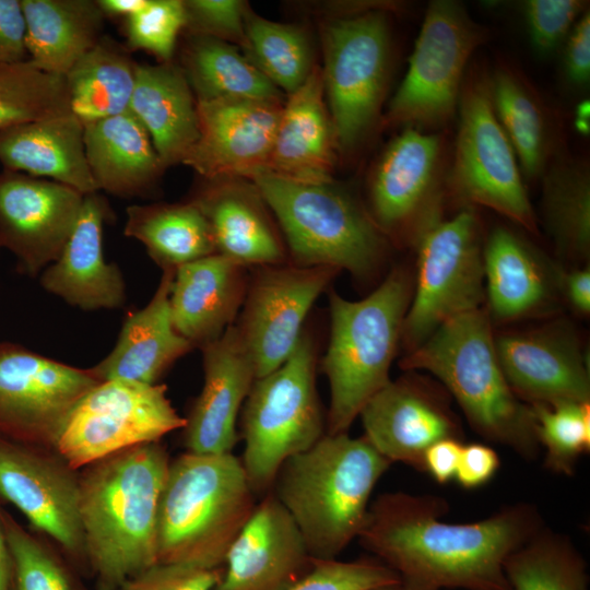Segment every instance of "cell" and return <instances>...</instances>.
Wrapping results in <instances>:
<instances>
[{"label":"cell","instance_id":"50","mask_svg":"<svg viewBox=\"0 0 590 590\" xmlns=\"http://www.w3.org/2000/svg\"><path fill=\"white\" fill-rule=\"evenodd\" d=\"M21 0H0V66L28 60Z\"/></svg>","mask_w":590,"mask_h":590},{"label":"cell","instance_id":"47","mask_svg":"<svg viewBox=\"0 0 590 590\" xmlns=\"http://www.w3.org/2000/svg\"><path fill=\"white\" fill-rule=\"evenodd\" d=\"M185 28L189 34L209 36L245 46L247 5L237 0H185Z\"/></svg>","mask_w":590,"mask_h":590},{"label":"cell","instance_id":"18","mask_svg":"<svg viewBox=\"0 0 590 590\" xmlns=\"http://www.w3.org/2000/svg\"><path fill=\"white\" fill-rule=\"evenodd\" d=\"M85 194L63 184L20 172H0V248L20 272L36 276L57 260Z\"/></svg>","mask_w":590,"mask_h":590},{"label":"cell","instance_id":"38","mask_svg":"<svg viewBox=\"0 0 590 590\" xmlns=\"http://www.w3.org/2000/svg\"><path fill=\"white\" fill-rule=\"evenodd\" d=\"M542 213L557 251L575 261L590 252V176L585 162L557 158L543 173Z\"/></svg>","mask_w":590,"mask_h":590},{"label":"cell","instance_id":"28","mask_svg":"<svg viewBox=\"0 0 590 590\" xmlns=\"http://www.w3.org/2000/svg\"><path fill=\"white\" fill-rule=\"evenodd\" d=\"M0 164L82 194L98 191L86 160L84 127L72 113L1 129Z\"/></svg>","mask_w":590,"mask_h":590},{"label":"cell","instance_id":"4","mask_svg":"<svg viewBox=\"0 0 590 590\" xmlns=\"http://www.w3.org/2000/svg\"><path fill=\"white\" fill-rule=\"evenodd\" d=\"M401 366L435 376L484 439L508 447L529 461L539 457L532 406L507 382L488 315L481 308L444 322L410 351Z\"/></svg>","mask_w":590,"mask_h":590},{"label":"cell","instance_id":"45","mask_svg":"<svg viewBox=\"0 0 590 590\" xmlns=\"http://www.w3.org/2000/svg\"><path fill=\"white\" fill-rule=\"evenodd\" d=\"M400 580L396 571L376 558L315 559L311 570L287 590H366Z\"/></svg>","mask_w":590,"mask_h":590},{"label":"cell","instance_id":"10","mask_svg":"<svg viewBox=\"0 0 590 590\" xmlns=\"http://www.w3.org/2000/svg\"><path fill=\"white\" fill-rule=\"evenodd\" d=\"M322 44L326 104L337 146L350 152L379 118L390 63L387 19L376 10L334 19L323 27Z\"/></svg>","mask_w":590,"mask_h":590},{"label":"cell","instance_id":"51","mask_svg":"<svg viewBox=\"0 0 590 590\" xmlns=\"http://www.w3.org/2000/svg\"><path fill=\"white\" fill-rule=\"evenodd\" d=\"M564 69L568 80L585 85L590 78V14L585 11L568 34Z\"/></svg>","mask_w":590,"mask_h":590},{"label":"cell","instance_id":"20","mask_svg":"<svg viewBox=\"0 0 590 590\" xmlns=\"http://www.w3.org/2000/svg\"><path fill=\"white\" fill-rule=\"evenodd\" d=\"M364 437L391 463L424 472V455L436 441L462 440V430L446 397L420 379L389 381L359 415Z\"/></svg>","mask_w":590,"mask_h":590},{"label":"cell","instance_id":"9","mask_svg":"<svg viewBox=\"0 0 590 590\" xmlns=\"http://www.w3.org/2000/svg\"><path fill=\"white\" fill-rule=\"evenodd\" d=\"M487 39L488 31L461 3L429 2L386 122L417 129L448 123L458 110L469 60Z\"/></svg>","mask_w":590,"mask_h":590},{"label":"cell","instance_id":"43","mask_svg":"<svg viewBox=\"0 0 590 590\" xmlns=\"http://www.w3.org/2000/svg\"><path fill=\"white\" fill-rule=\"evenodd\" d=\"M536 436L545 450L544 468L558 475L575 473L590 449V402L532 404Z\"/></svg>","mask_w":590,"mask_h":590},{"label":"cell","instance_id":"44","mask_svg":"<svg viewBox=\"0 0 590 590\" xmlns=\"http://www.w3.org/2000/svg\"><path fill=\"white\" fill-rule=\"evenodd\" d=\"M185 25L182 0H149L141 11L126 19L127 46L150 52L163 63L170 62Z\"/></svg>","mask_w":590,"mask_h":590},{"label":"cell","instance_id":"5","mask_svg":"<svg viewBox=\"0 0 590 590\" xmlns=\"http://www.w3.org/2000/svg\"><path fill=\"white\" fill-rule=\"evenodd\" d=\"M255 497L234 453L186 451L170 460L158 505L157 563L223 567Z\"/></svg>","mask_w":590,"mask_h":590},{"label":"cell","instance_id":"36","mask_svg":"<svg viewBox=\"0 0 590 590\" xmlns=\"http://www.w3.org/2000/svg\"><path fill=\"white\" fill-rule=\"evenodd\" d=\"M181 64L196 102L283 98L282 92L229 43L189 34Z\"/></svg>","mask_w":590,"mask_h":590},{"label":"cell","instance_id":"33","mask_svg":"<svg viewBox=\"0 0 590 590\" xmlns=\"http://www.w3.org/2000/svg\"><path fill=\"white\" fill-rule=\"evenodd\" d=\"M28 60L64 76L102 38L105 15L94 0H21Z\"/></svg>","mask_w":590,"mask_h":590},{"label":"cell","instance_id":"30","mask_svg":"<svg viewBox=\"0 0 590 590\" xmlns=\"http://www.w3.org/2000/svg\"><path fill=\"white\" fill-rule=\"evenodd\" d=\"M129 110L149 132L165 167L182 163L199 137L197 102L180 67L138 63Z\"/></svg>","mask_w":590,"mask_h":590},{"label":"cell","instance_id":"11","mask_svg":"<svg viewBox=\"0 0 590 590\" xmlns=\"http://www.w3.org/2000/svg\"><path fill=\"white\" fill-rule=\"evenodd\" d=\"M449 185L462 200L484 205L536 232L515 150L494 111L489 74L475 66L465 75Z\"/></svg>","mask_w":590,"mask_h":590},{"label":"cell","instance_id":"23","mask_svg":"<svg viewBox=\"0 0 590 590\" xmlns=\"http://www.w3.org/2000/svg\"><path fill=\"white\" fill-rule=\"evenodd\" d=\"M495 346L507 382L523 402H590L589 370L567 330L503 334Z\"/></svg>","mask_w":590,"mask_h":590},{"label":"cell","instance_id":"41","mask_svg":"<svg viewBox=\"0 0 590 590\" xmlns=\"http://www.w3.org/2000/svg\"><path fill=\"white\" fill-rule=\"evenodd\" d=\"M12 566L11 590H87L80 571L49 539L25 529L0 506Z\"/></svg>","mask_w":590,"mask_h":590},{"label":"cell","instance_id":"2","mask_svg":"<svg viewBox=\"0 0 590 590\" xmlns=\"http://www.w3.org/2000/svg\"><path fill=\"white\" fill-rule=\"evenodd\" d=\"M169 462L157 441L79 470V516L96 590H120L157 563L158 505Z\"/></svg>","mask_w":590,"mask_h":590},{"label":"cell","instance_id":"19","mask_svg":"<svg viewBox=\"0 0 590 590\" xmlns=\"http://www.w3.org/2000/svg\"><path fill=\"white\" fill-rule=\"evenodd\" d=\"M283 105L251 98L197 102L199 137L182 164L205 180L251 179L267 168Z\"/></svg>","mask_w":590,"mask_h":590},{"label":"cell","instance_id":"12","mask_svg":"<svg viewBox=\"0 0 590 590\" xmlns=\"http://www.w3.org/2000/svg\"><path fill=\"white\" fill-rule=\"evenodd\" d=\"M415 241L416 284L401 333L410 351L447 320L479 309L484 299L480 225L471 209L435 221Z\"/></svg>","mask_w":590,"mask_h":590},{"label":"cell","instance_id":"22","mask_svg":"<svg viewBox=\"0 0 590 590\" xmlns=\"http://www.w3.org/2000/svg\"><path fill=\"white\" fill-rule=\"evenodd\" d=\"M201 350L203 387L185 417L182 445L191 453H233L238 414L256 380L255 365L233 324Z\"/></svg>","mask_w":590,"mask_h":590},{"label":"cell","instance_id":"29","mask_svg":"<svg viewBox=\"0 0 590 590\" xmlns=\"http://www.w3.org/2000/svg\"><path fill=\"white\" fill-rule=\"evenodd\" d=\"M236 179L206 180L191 199L206 217L216 253L247 266H276L284 261V248L262 206L256 187Z\"/></svg>","mask_w":590,"mask_h":590},{"label":"cell","instance_id":"25","mask_svg":"<svg viewBox=\"0 0 590 590\" xmlns=\"http://www.w3.org/2000/svg\"><path fill=\"white\" fill-rule=\"evenodd\" d=\"M287 96L266 169L294 181L330 182L338 146L321 68L315 66L306 81Z\"/></svg>","mask_w":590,"mask_h":590},{"label":"cell","instance_id":"8","mask_svg":"<svg viewBox=\"0 0 590 590\" xmlns=\"http://www.w3.org/2000/svg\"><path fill=\"white\" fill-rule=\"evenodd\" d=\"M251 180L278 219L297 266L345 269L356 275L374 268L384 246L379 227L345 191L267 169Z\"/></svg>","mask_w":590,"mask_h":590},{"label":"cell","instance_id":"31","mask_svg":"<svg viewBox=\"0 0 590 590\" xmlns=\"http://www.w3.org/2000/svg\"><path fill=\"white\" fill-rule=\"evenodd\" d=\"M84 145L97 189L116 197L144 196L165 169L149 132L130 110L84 126Z\"/></svg>","mask_w":590,"mask_h":590},{"label":"cell","instance_id":"46","mask_svg":"<svg viewBox=\"0 0 590 590\" xmlns=\"http://www.w3.org/2000/svg\"><path fill=\"white\" fill-rule=\"evenodd\" d=\"M581 0H528L522 3L530 40L540 54H550L568 36L586 11Z\"/></svg>","mask_w":590,"mask_h":590},{"label":"cell","instance_id":"39","mask_svg":"<svg viewBox=\"0 0 590 590\" xmlns=\"http://www.w3.org/2000/svg\"><path fill=\"white\" fill-rule=\"evenodd\" d=\"M508 590H589L587 563L571 539L543 526L504 565Z\"/></svg>","mask_w":590,"mask_h":590},{"label":"cell","instance_id":"52","mask_svg":"<svg viewBox=\"0 0 590 590\" xmlns=\"http://www.w3.org/2000/svg\"><path fill=\"white\" fill-rule=\"evenodd\" d=\"M462 440L446 438L433 444L424 455V472H427L437 483L447 484L455 480Z\"/></svg>","mask_w":590,"mask_h":590},{"label":"cell","instance_id":"37","mask_svg":"<svg viewBox=\"0 0 590 590\" xmlns=\"http://www.w3.org/2000/svg\"><path fill=\"white\" fill-rule=\"evenodd\" d=\"M137 62L102 38L64 75L71 113L84 126L129 110Z\"/></svg>","mask_w":590,"mask_h":590},{"label":"cell","instance_id":"3","mask_svg":"<svg viewBox=\"0 0 590 590\" xmlns=\"http://www.w3.org/2000/svg\"><path fill=\"white\" fill-rule=\"evenodd\" d=\"M392 463L364 437L326 434L286 460L271 492L315 559H335L357 539L373 491Z\"/></svg>","mask_w":590,"mask_h":590},{"label":"cell","instance_id":"15","mask_svg":"<svg viewBox=\"0 0 590 590\" xmlns=\"http://www.w3.org/2000/svg\"><path fill=\"white\" fill-rule=\"evenodd\" d=\"M0 497L54 542L81 575H90L79 516V470L56 449L0 436Z\"/></svg>","mask_w":590,"mask_h":590},{"label":"cell","instance_id":"7","mask_svg":"<svg viewBox=\"0 0 590 590\" xmlns=\"http://www.w3.org/2000/svg\"><path fill=\"white\" fill-rule=\"evenodd\" d=\"M326 424L316 388L314 342L303 333L280 367L256 378L244 402L240 461L256 496L271 492L283 463L320 440Z\"/></svg>","mask_w":590,"mask_h":590},{"label":"cell","instance_id":"1","mask_svg":"<svg viewBox=\"0 0 590 590\" xmlns=\"http://www.w3.org/2000/svg\"><path fill=\"white\" fill-rule=\"evenodd\" d=\"M447 510L440 496L384 493L356 540L418 590H508L506 559L545 526L538 507L515 503L461 523L444 521Z\"/></svg>","mask_w":590,"mask_h":590},{"label":"cell","instance_id":"48","mask_svg":"<svg viewBox=\"0 0 590 590\" xmlns=\"http://www.w3.org/2000/svg\"><path fill=\"white\" fill-rule=\"evenodd\" d=\"M223 567L156 563L125 581L120 590H212Z\"/></svg>","mask_w":590,"mask_h":590},{"label":"cell","instance_id":"56","mask_svg":"<svg viewBox=\"0 0 590 590\" xmlns=\"http://www.w3.org/2000/svg\"><path fill=\"white\" fill-rule=\"evenodd\" d=\"M574 126L582 135L590 132V103L588 99L580 102L575 109Z\"/></svg>","mask_w":590,"mask_h":590},{"label":"cell","instance_id":"16","mask_svg":"<svg viewBox=\"0 0 590 590\" xmlns=\"http://www.w3.org/2000/svg\"><path fill=\"white\" fill-rule=\"evenodd\" d=\"M236 326L250 354L256 378L280 367L296 347L318 296L339 270L329 267H260Z\"/></svg>","mask_w":590,"mask_h":590},{"label":"cell","instance_id":"14","mask_svg":"<svg viewBox=\"0 0 590 590\" xmlns=\"http://www.w3.org/2000/svg\"><path fill=\"white\" fill-rule=\"evenodd\" d=\"M99 382L91 368L0 342V436L56 449L70 413Z\"/></svg>","mask_w":590,"mask_h":590},{"label":"cell","instance_id":"57","mask_svg":"<svg viewBox=\"0 0 590 590\" xmlns=\"http://www.w3.org/2000/svg\"><path fill=\"white\" fill-rule=\"evenodd\" d=\"M366 590H418L415 589L406 583H404L402 580L393 583L382 585L374 588H369Z\"/></svg>","mask_w":590,"mask_h":590},{"label":"cell","instance_id":"26","mask_svg":"<svg viewBox=\"0 0 590 590\" xmlns=\"http://www.w3.org/2000/svg\"><path fill=\"white\" fill-rule=\"evenodd\" d=\"M175 269H164L148 305L127 314L110 353L91 368L99 381L123 379L154 385L193 349L174 328L169 295Z\"/></svg>","mask_w":590,"mask_h":590},{"label":"cell","instance_id":"6","mask_svg":"<svg viewBox=\"0 0 590 590\" xmlns=\"http://www.w3.org/2000/svg\"><path fill=\"white\" fill-rule=\"evenodd\" d=\"M410 302L409 281L400 270L361 300L330 294V340L322 362L330 387L326 434L347 433L368 400L390 381Z\"/></svg>","mask_w":590,"mask_h":590},{"label":"cell","instance_id":"54","mask_svg":"<svg viewBox=\"0 0 590 590\" xmlns=\"http://www.w3.org/2000/svg\"><path fill=\"white\" fill-rule=\"evenodd\" d=\"M149 0H96V3L103 14L110 17H123L129 16L141 11Z\"/></svg>","mask_w":590,"mask_h":590},{"label":"cell","instance_id":"13","mask_svg":"<svg viewBox=\"0 0 590 590\" xmlns=\"http://www.w3.org/2000/svg\"><path fill=\"white\" fill-rule=\"evenodd\" d=\"M166 386L113 379L101 381L76 403L56 444L75 470L117 451L162 438L185 426Z\"/></svg>","mask_w":590,"mask_h":590},{"label":"cell","instance_id":"34","mask_svg":"<svg viewBox=\"0 0 590 590\" xmlns=\"http://www.w3.org/2000/svg\"><path fill=\"white\" fill-rule=\"evenodd\" d=\"M489 86L494 111L522 173L529 178L542 176L554 143L548 108L526 75L508 62L494 68Z\"/></svg>","mask_w":590,"mask_h":590},{"label":"cell","instance_id":"49","mask_svg":"<svg viewBox=\"0 0 590 590\" xmlns=\"http://www.w3.org/2000/svg\"><path fill=\"white\" fill-rule=\"evenodd\" d=\"M499 468V455L492 446L463 444L455 480L465 489H475L492 481Z\"/></svg>","mask_w":590,"mask_h":590},{"label":"cell","instance_id":"32","mask_svg":"<svg viewBox=\"0 0 590 590\" xmlns=\"http://www.w3.org/2000/svg\"><path fill=\"white\" fill-rule=\"evenodd\" d=\"M484 282L491 315L512 320L542 310L554 282L539 253L509 228H495L483 248Z\"/></svg>","mask_w":590,"mask_h":590},{"label":"cell","instance_id":"40","mask_svg":"<svg viewBox=\"0 0 590 590\" xmlns=\"http://www.w3.org/2000/svg\"><path fill=\"white\" fill-rule=\"evenodd\" d=\"M246 57L287 95L295 92L312 71L311 46L304 28L267 20L247 8L245 13Z\"/></svg>","mask_w":590,"mask_h":590},{"label":"cell","instance_id":"53","mask_svg":"<svg viewBox=\"0 0 590 590\" xmlns=\"http://www.w3.org/2000/svg\"><path fill=\"white\" fill-rule=\"evenodd\" d=\"M558 284L570 305L583 315L590 311V269H576L558 274Z\"/></svg>","mask_w":590,"mask_h":590},{"label":"cell","instance_id":"21","mask_svg":"<svg viewBox=\"0 0 590 590\" xmlns=\"http://www.w3.org/2000/svg\"><path fill=\"white\" fill-rule=\"evenodd\" d=\"M314 563L295 521L269 492L232 543L212 590H287Z\"/></svg>","mask_w":590,"mask_h":590},{"label":"cell","instance_id":"24","mask_svg":"<svg viewBox=\"0 0 590 590\" xmlns=\"http://www.w3.org/2000/svg\"><path fill=\"white\" fill-rule=\"evenodd\" d=\"M109 212L97 192L85 194L61 253L40 273L47 292L83 310L116 309L126 302L122 274L104 257L103 231Z\"/></svg>","mask_w":590,"mask_h":590},{"label":"cell","instance_id":"55","mask_svg":"<svg viewBox=\"0 0 590 590\" xmlns=\"http://www.w3.org/2000/svg\"><path fill=\"white\" fill-rule=\"evenodd\" d=\"M12 589V566L8 544L0 524V590Z\"/></svg>","mask_w":590,"mask_h":590},{"label":"cell","instance_id":"42","mask_svg":"<svg viewBox=\"0 0 590 590\" xmlns=\"http://www.w3.org/2000/svg\"><path fill=\"white\" fill-rule=\"evenodd\" d=\"M70 113L64 76L44 72L30 60L0 66V130Z\"/></svg>","mask_w":590,"mask_h":590},{"label":"cell","instance_id":"17","mask_svg":"<svg viewBox=\"0 0 590 590\" xmlns=\"http://www.w3.org/2000/svg\"><path fill=\"white\" fill-rule=\"evenodd\" d=\"M445 144L436 133L405 127L386 148L370 180L374 222L416 240L435 221L446 176Z\"/></svg>","mask_w":590,"mask_h":590},{"label":"cell","instance_id":"27","mask_svg":"<svg viewBox=\"0 0 590 590\" xmlns=\"http://www.w3.org/2000/svg\"><path fill=\"white\" fill-rule=\"evenodd\" d=\"M245 268L213 253L176 269L169 295L172 320L193 347L217 340L232 326L245 296Z\"/></svg>","mask_w":590,"mask_h":590},{"label":"cell","instance_id":"35","mask_svg":"<svg viewBox=\"0 0 590 590\" xmlns=\"http://www.w3.org/2000/svg\"><path fill=\"white\" fill-rule=\"evenodd\" d=\"M126 215L125 235L139 240L163 270L216 253L210 224L191 200L133 204Z\"/></svg>","mask_w":590,"mask_h":590}]
</instances>
